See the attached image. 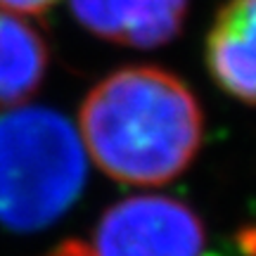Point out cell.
I'll list each match as a JSON object with an SVG mask.
<instances>
[{"label":"cell","mask_w":256,"mask_h":256,"mask_svg":"<svg viewBox=\"0 0 256 256\" xmlns=\"http://www.w3.org/2000/svg\"><path fill=\"white\" fill-rule=\"evenodd\" d=\"M204 136L200 102L178 76L126 66L92 88L78 112V138L95 166L119 183L152 188L183 174Z\"/></svg>","instance_id":"1"},{"label":"cell","mask_w":256,"mask_h":256,"mask_svg":"<svg viewBox=\"0 0 256 256\" xmlns=\"http://www.w3.org/2000/svg\"><path fill=\"white\" fill-rule=\"evenodd\" d=\"M211 78L238 100L256 104V0H228L206 38Z\"/></svg>","instance_id":"5"},{"label":"cell","mask_w":256,"mask_h":256,"mask_svg":"<svg viewBox=\"0 0 256 256\" xmlns=\"http://www.w3.org/2000/svg\"><path fill=\"white\" fill-rule=\"evenodd\" d=\"M86 178L78 130L50 110L0 114V220L43 228L72 206Z\"/></svg>","instance_id":"2"},{"label":"cell","mask_w":256,"mask_h":256,"mask_svg":"<svg viewBox=\"0 0 256 256\" xmlns=\"http://www.w3.org/2000/svg\"><path fill=\"white\" fill-rule=\"evenodd\" d=\"M48 69V48L36 28L0 10V114L19 110L38 90Z\"/></svg>","instance_id":"6"},{"label":"cell","mask_w":256,"mask_h":256,"mask_svg":"<svg viewBox=\"0 0 256 256\" xmlns=\"http://www.w3.org/2000/svg\"><path fill=\"white\" fill-rule=\"evenodd\" d=\"M190 0H72L83 28L128 48L171 43L183 28Z\"/></svg>","instance_id":"4"},{"label":"cell","mask_w":256,"mask_h":256,"mask_svg":"<svg viewBox=\"0 0 256 256\" xmlns=\"http://www.w3.org/2000/svg\"><path fill=\"white\" fill-rule=\"evenodd\" d=\"M46 256H95V254H92L90 244L78 242V240H66V242H62L60 247L50 249Z\"/></svg>","instance_id":"8"},{"label":"cell","mask_w":256,"mask_h":256,"mask_svg":"<svg viewBox=\"0 0 256 256\" xmlns=\"http://www.w3.org/2000/svg\"><path fill=\"white\" fill-rule=\"evenodd\" d=\"M55 2L57 0H0V10L22 17V14H40Z\"/></svg>","instance_id":"7"},{"label":"cell","mask_w":256,"mask_h":256,"mask_svg":"<svg viewBox=\"0 0 256 256\" xmlns=\"http://www.w3.org/2000/svg\"><path fill=\"white\" fill-rule=\"evenodd\" d=\"M90 249L95 256H204L206 232L183 202L138 194L102 214Z\"/></svg>","instance_id":"3"}]
</instances>
